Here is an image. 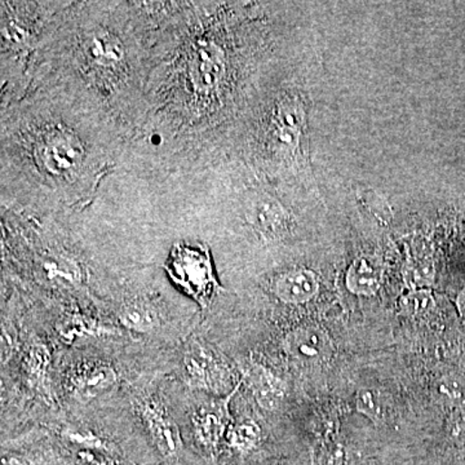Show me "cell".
Masks as SVG:
<instances>
[{
	"label": "cell",
	"mask_w": 465,
	"mask_h": 465,
	"mask_svg": "<svg viewBox=\"0 0 465 465\" xmlns=\"http://www.w3.org/2000/svg\"><path fill=\"white\" fill-rule=\"evenodd\" d=\"M0 116L3 208L74 215L118 166L119 125L57 85H36Z\"/></svg>",
	"instance_id": "obj_1"
},
{
	"label": "cell",
	"mask_w": 465,
	"mask_h": 465,
	"mask_svg": "<svg viewBox=\"0 0 465 465\" xmlns=\"http://www.w3.org/2000/svg\"><path fill=\"white\" fill-rule=\"evenodd\" d=\"M148 51L149 27L139 2H67L43 48L32 88H64L125 134L145 88Z\"/></svg>",
	"instance_id": "obj_2"
},
{
	"label": "cell",
	"mask_w": 465,
	"mask_h": 465,
	"mask_svg": "<svg viewBox=\"0 0 465 465\" xmlns=\"http://www.w3.org/2000/svg\"><path fill=\"white\" fill-rule=\"evenodd\" d=\"M67 2H2V100L0 108L32 88L43 48Z\"/></svg>",
	"instance_id": "obj_3"
},
{
	"label": "cell",
	"mask_w": 465,
	"mask_h": 465,
	"mask_svg": "<svg viewBox=\"0 0 465 465\" xmlns=\"http://www.w3.org/2000/svg\"><path fill=\"white\" fill-rule=\"evenodd\" d=\"M164 269L174 284L207 308L223 289L213 271L210 247L203 242H174Z\"/></svg>",
	"instance_id": "obj_4"
},
{
	"label": "cell",
	"mask_w": 465,
	"mask_h": 465,
	"mask_svg": "<svg viewBox=\"0 0 465 465\" xmlns=\"http://www.w3.org/2000/svg\"><path fill=\"white\" fill-rule=\"evenodd\" d=\"M183 375L193 391L222 396L232 384V372L224 358L200 339H192L183 351Z\"/></svg>",
	"instance_id": "obj_5"
},
{
	"label": "cell",
	"mask_w": 465,
	"mask_h": 465,
	"mask_svg": "<svg viewBox=\"0 0 465 465\" xmlns=\"http://www.w3.org/2000/svg\"><path fill=\"white\" fill-rule=\"evenodd\" d=\"M244 222L265 241L283 238L291 228V213L275 195L262 189L250 191L242 200Z\"/></svg>",
	"instance_id": "obj_6"
},
{
	"label": "cell",
	"mask_w": 465,
	"mask_h": 465,
	"mask_svg": "<svg viewBox=\"0 0 465 465\" xmlns=\"http://www.w3.org/2000/svg\"><path fill=\"white\" fill-rule=\"evenodd\" d=\"M136 411L159 454L166 459L176 458L183 450V440L166 406L153 397H143L137 401Z\"/></svg>",
	"instance_id": "obj_7"
},
{
	"label": "cell",
	"mask_w": 465,
	"mask_h": 465,
	"mask_svg": "<svg viewBox=\"0 0 465 465\" xmlns=\"http://www.w3.org/2000/svg\"><path fill=\"white\" fill-rule=\"evenodd\" d=\"M240 387L241 381L225 399L208 401L193 415V432L201 448L206 451L215 452L219 448L231 420L229 401Z\"/></svg>",
	"instance_id": "obj_8"
},
{
	"label": "cell",
	"mask_w": 465,
	"mask_h": 465,
	"mask_svg": "<svg viewBox=\"0 0 465 465\" xmlns=\"http://www.w3.org/2000/svg\"><path fill=\"white\" fill-rule=\"evenodd\" d=\"M119 381L114 367L105 362H88L79 366L70 375L69 391L75 401L82 403L108 393Z\"/></svg>",
	"instance_id": "obj_9"
},
{
	"label": "cell",
	"mask_w": 465,
	"mask_h": 465,
	"mask_svg": "<svg viewBox=\"0 0 465 465\" xmlns=\"http://www.w3.org/2000/svg\"><path fill=\"white\" fill-rule=\"evenodd\" d=\"M284 349L299 362L321 363L332 356L333 345L329 333L323 329L308 324L298 327L286 336Z\"/></svg>",
	"instance_id": "obj_10"
},
{
	"label": "cell",
	"mask_w": 465,
	"mask_h": 465,
	"mask_svg": "<svg viewBox=\"0 0 465 465\" xmlns=\"http://www.w3.org/2000/svg\"><path fill=\"white\" fill-rule=\"evenodd\" d=\"M320 290L317 274L311 269H290L278 275L273 292L284 304H305L316 298Z\"/></svg>",
	"instance_id": "obj_11"
},
{
	"label": "cell",
	"mask_w": 465,
	"mask_h": 465,
	"mask_svg": "<svg viewBox=\"0 0 465 465\" xmlns=\"http://www.w3.org/2000/svg\"><path fill=\"white\" fill-rule=\"evenodd\" d=\"M244 378L249 381L253 397L260 407L268 411H274L280 407L284 399V384L264 366L252 363L246 370Z\"/></svg>",
	"instance_id": "obj_12"
},
{
	"label": "cell",
	"mask_w": 465,
	"mask_h": 465,
	"mask_svg": "<svg viewBox=\"0 0 465 465\" xmlns=\"http://www.w3.org/2000/svg\"><path fill=\"white\" fill-rule=\"evenodd\" d=\"M381 265L378 260L361 256L349 266L345 282L354 295L372 296L381 289Z\"/></svg>",
	"instance_id": "obj_13"
},
{
	"label": "cell",
	"mask_w": 465,
	"mask_h": 465,
	"mask_svg": "<svg viewBox=\"0 0 465 465\" xmlns=\"http://www.w3.org/2000/svg\"><path fill=\"white\" fill-rule=\"evenodd\" d=\"M119 321L130 331L148 333L159 326L157 311L150 302L134 299L124 302L119 309Z\"/></svg>",
	"instance_id": "obj_14"
},
{
	"label": "cell",
	"mask_w": 465,
	"mask_h": 465,
	"mask_svg": "<svg viewBox=\"0 0 465 465\" xmlns=\"http://www.w3.org/2000/svg\"><path fill=\"white\" fill-rule=\"evenodd\" d=\"M58 331L66 341H74L76 338L84 336H108L114 335L115 330L113 327L105 326L99 321L81 316V314H70L65 320L58 324Z\"/></svg>",
	"instance_id": "obj_15"
},
{
	"label": "cell",
	"mask_w": 465,
	"mask_h": 465,
	"mask_svg": "<svg viewBox=\"0 0 465 465\" xmlns=\"http://www.w3.org/2000/svg\"><path fill=\"white\" fill-rule=\"evenodd\" d=\"M405 280L412 290L430 287L434 281L432 259L424 253H414L407 259Z\"/></svg>",
	"instance_id": "obj_16"
},
{
	"label": "cell",
	"mask_w": 465,
	"mask_h": 465,
	"mask_svg": "<svg viewBox=\"0 0 465 465\" xmlns=\"http://www.w3.org/2000/svg\"><path fill=\"white\" fill-rule=\"evenodd\" d=\"M357 411L371 419L374 423H382L387 416V405L381 393L372 388H362L357 391Z\"/></svg>",
	"instance_id": "obj_17"
},
{
	"label": "cell",
	"mask_w": 465,
	"mask_h": 465,
	"mask_svg": "<svg viewBox=\"0 0 465 465\" xmlns=\"http://www.w3.org/2000/svg\"><path fill=\"white\" fill-rule=\"evenodd\" d=\"M262 440V430L255 421L247 420L234 425L229 434V445L242 454L252 451Z\"/></svg>",
	"instance_id": "obj_18"
},
{
	"label": "cell",
	"mask_w": 465,
	"mask_h": 465,
	"mask_svg": "<svg viewBox=\"0 0 465 465\" xmlns=\"http://www.w3.org/2000/svg\"><path fill=\"white\" fill-rule=\"evenodd\" d=\"M436 393L440 400L451 407L465 403V376L446 374L440 376L436 384Z\"/></svg>",
	"instance_id": "obj_19"
},
{
	"label": "cell",
	"mask_w": 465,
	"mask_h": 465,
	"mask_svg": "<svg viewBox=\"0 0 465 465\" xmlns=\"http://www.w3.org/2000/svg\"><path fill=\"white\" fill-rule=\"evenodd\" d=\"M433 307L434 298L428 289L410 291L400 302L401 314L406 317L424 316L430 313Z\"/></svg>",
	"instance_id": "obj_20"
},
{
	"label": "cell",
	"mask_w": 465,
	"mask_h": 465,
	"mask_svg": "<svg viewBox=\"0 0 465 465\" xmlns=\"http://www.w3.org/2000/svg\"><path fill=\"white\" fill-rule=\"evenodd\" d=\"M48 362H50V354H48L45 345H33L32 349H30L29 356H27V371H29L34 381H36V382L45 381Z\"/></svg>",
	"instance_id": "obj_21"
},
{
	"label": "cell",
	"mask_w": 465,
	"mask_h": 465,
	"mask_svg": "<svg viewBox=\"0 0 465 465\" xmlns=\"http://www.w3.org/2000/svg\"><path fill=\"white\" fill-rule=\"evenodd\" d=\"M64 437L70 443L81 446L84 450H103L105 449V442L96 436L90 430H82V428L66 427L64 430Z\"/></svg>",
	"instance_id": "obj_22"
},
{
	"label": "cell",
	"mask_w": 465,
	"mask_h": 465,
	"mask_svg": "<svg viewBox=\"0 0 465 465\" xmlns=\"http://www.w3.org/2000/svg\"><path fill=\"white\" fill-rule=\"evenodd\" d=\"M450 439L459 445H465V403L452 407L448 419Z\"/></svg>",
	"instance_id": "obj_23"
},
{
	"label": "cell",
	"mask_w": 465,
	"mask_h": 465,
	"mask_svg": "<svg viewBox=\"0 0 465 465\" xmlns=\"http://www.w3.org/2000/svg\"><path fill=\"white\" fill-rule=\"evenodd\" d=\"M75 465H106V461L94 450H81L76 454Z\"/></svg>",
	"instance_id": "obj_24"
},
{
	"label": "cell",
	"mask_w": 465,
	"mask_h": 465,
	"mask_svg": "<svg viewBox=\"0 0 465 465\" xmlns=\"http://www.w3.org/2000/svg\"><path fill=\"white\" fill-rule=\"evenodd\" d=\"M2 465H30L25 459L20 457H5Z\"/></svg>",
	"instance_id": "obj_25"
},
{
	"label": "cell",
	"mask_w": 465,
	"mask_h": 465,
	"mask_svg": "<svg viewBox=\"0 0 465 465\" xmlns=\"http://www.w3.org/2000/svg\"><path fill=\"white\" fill-rule=\"evenodd\" d=\"M459 307H460V311L465 314V295L461 296L460 302H459Z\"/></svg>",
	"instance_id": "obj_26"
}]
</instances>
